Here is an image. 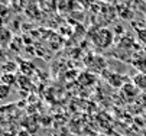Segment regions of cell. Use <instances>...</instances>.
Masks as SVG:
<instances>
[{
  "instance_id": "cell-1",
  "label": "cell",
  "mask_w": 146,
  "mask_h": 136,
  "mask_svg": "<svg viewBox=\"0 0 146 136\" xmlns=\"http://www.w3.org/2000/svg\"><path fill=\"white\" fill-rule=\"evenodd\" d=\"M91 41H93L94 46H97L100 49H109L114 42V35H113L111 29H109V28H97L91 33Z\"/></svg>"
},
{
  "instance_id": "cell-2",
  "label": "cell",
  "mask_w": 146,
  "mask_h": 136,
  "mask_svg": "<svg viewBox=\"0 0 146 136\" xmlns=\"http://www.w3.org/2000/svg\"><path fill=\"white\" fill-rule=\"evenodd\" d=\"M84 62H86V67L88 68V71L93 72V74H103L107 70V61L100 55L90 54V55L86 56Z\"/></svg>"
},
{
  "instance_id": "cell-3",
  "label": "cell",
  "mask_w": 146,
  "mask_h": 136,
  "mask_svg": "<svg viewBox=\"0 0 146 136\" xmlns=\"http://www.w3.org/2000/svg\"><path fill=\"white\" fill-rule=\"evenodd\" d=\"M101 77H103V78L106 80L111 87L119 88V90H120L124 84L130 83L127 77H124L123 74H119V72H114V71H111V70H106V71L101 74Z\"/></svg>"
},
{
  "instance_id": "cell-4",
  "label": "cell",
  "mask_w": 146,
  "mask_h": 136,
  "mask_svg": "<svg viewBox=\"0 0 146 136\" xmlns=\"http://www.w3.org/2000/svg\"><path fill=\"white\" fill-rule=\"evenodd\" d=\"M132 64L139 70V72L146 74V52L145 51H136L132 55Z\"/></svg>"
},
{
  "instance_id": "cell-5",
  "label": "cell",
  "mask_w": 146,
  "mask_h": 136,
  "mask_svg": "<svg viewBox=\"0 0 146 136\" xmlns=\"http://www.w3.org/2000/svg\"><path fill=\"white\" fill-rule=\"evenodd\" d=\"M120 93H121V97H123L126 102H132L133 99H136L139 90H137V87H136L133 83H127V84H124V86L120 88Z\"/></svg>"
},
{
  "instance_id": "cell-6",
  "label": "cell",
  "mask_w": 146,
  "mask_h": 136,
  "mask_svg": "<svg viewBox=\"0 0 146 136\" xmlns=\"http://www.w3.org/2000/svg\"><path fill=\"white\" fill-rule=\"evenodd\" d=\"M132 83L137 87L139 91H146V74L145 72H137L136 75H133Z\"/></svg>"
},
{
  "instance_id": "cell-7",
  "label": "cell",
  "mask_w": 146,
  "mask_h": 136,
  "mask_svg": "<svg viewBox=\"0 0 146 136\" xmlns=\"http://www.w3.org/2000/svg\"><path fill=\"white\" fill-rule=\"evenodd\" d=\"M116 12L119 13V16L121 17V19H132L133 17V12L129 9V5H121V3H119L117 6H116Z\"/></svg>"
},
{
  "instance_id": "cell-8",
  "label": "cell",
  "mask_w": 146,
  "mask_h": 136,
  "mask_svg": "<svg viewBox=\"0 0 146 136\" xmlns=\"http://www.w3.org/2000/svg\"><path fill=\"white\" fill-rule=\"evenodd\" d=\"M133 28H135V31H136L137 39H139L143 45H146V28H140V29H139L136 23H133Z\"/></svg>"
},
{
  "instance_id": "cell-9",
  "label": "cell",
  "mask_w": 146,
  "mask_h": 136,
  "mask_svg": "<svg viewBox=\"0 0 146 136\" xmlns=\"http://www.w3.org/2000/svg\"><path fill=\"white\" fill-rule=\"evenodd\" d=\"M0 80H2V84H6V86L10 87V86L16 81V77H15L13 74H3Z\"/></svg>"
},
{
  "instance_id": "cell-10",
  "label": "cell",
  "mask_w": 146,
  "mask_h": 136,
  "mask_svg": "<svg viewBox=\"0 0 146 136\" xmlns=\"http://www.w3.org/2000/svg\"><path fill=\"white\" fill-rule=\"evenodd\" d=\"M10 91V87L6 84H0V99H6Z\"/></svg>"
},
{
  "instance_id": "cell-11",
  "label": "cell",
  "mask_w": 146,
  "mask_h": 136,
  "mask_svg": "<svg viewBox=\"0 0 146 136\" xmlns=\"http://www.w3.org/2000/svg\"><path fill=\"white\" fill-rule=\"evenodd\" d=\"M97 2H100V0H81V5L88 9V7H93Z\"/></svg>"
},
{
  "instance_id": "cell-12",
  "label": "cell",
  "mask_w": 146,
  "mask_h": 136,
  "mask_svg": "<svg viewBox=\"0 0 146 136\" xmlns=\"http://www.w3.org/2000/svg\"><path fill=\"white\" fill-rule=\"evenodd\" d=\"M100 2H103V3H106V5H114L117 0H100Z\"/></svg>"
},
{
  "instance_id": "cell-13",
  "label": "cell",
  "mask_w": 146,
  "mask_h": 136,
  "mask_svg": "<svg viewBox=\"0 0 146 136\" xmlns=\"http://www.w3.org/2000/svg\"><path fill=\"white\" fill-rule=\"evenodd\" d=\"M117 2H120L121 5H129L130 2H133V0H117Z\"/></svg>"
},
{
  "instance_id": "cell-14",
  "label": "cell",
  "mask_w": 146,
  "mask_h": 136,
  "mask_svg": "<svg viewBox=\"0 0 146 136\" xmlns=\"http://www.w3.org/2000/svg\"><path fill=\"white\" fill-rule=\"evenodd\" d=\"M135 3H146V0H133Z\"/></svg>"
},
{
  "instance_id": "cell-15",
  "label": "cell",
  "mask_w": 146,
  "mask_h": 136,
  "mask_svg": "<svg viewBox=\"0 0 146 136\" xmlns=\"http://www.w3.org/2000/svg\"><path fill=\"white\" fill-rule=\"evenodd\" d=\"M98 136H107V135H98Z\"/></svg>"
}]
</instances>
